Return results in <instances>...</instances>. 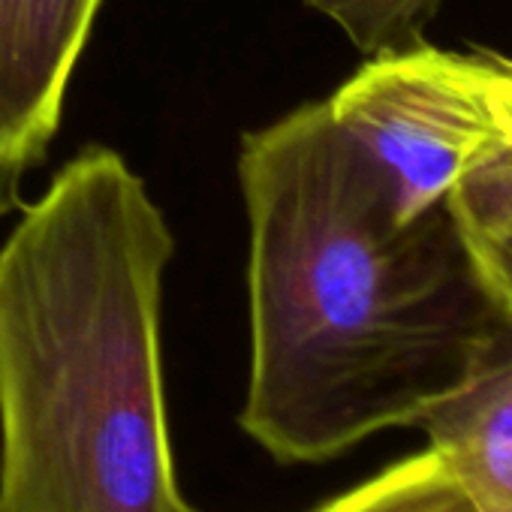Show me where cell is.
Segmentation results:
<instances>
[{"mask_svg": "<svg viewBox=\"0 0 512 512\" xmlns=\"http://www.w3.org/2000/svg\"><path fill=\"white\" fill-rule=\"evenodd\" d=\"M314 512H488L452 467L428 446Z\"/></svg>", "mask_w": 512, "mask_h": 512, "instance_id": "obj_7", "label": "cell"}, {"mask_svg": "<svg viewBox=\"0 0 512 512\" xmlns=\"http://www.w3.org/2000/svg\"><path fill=\"white\" fill-rule=\"evenodd\" d=\"M326 106L407 223L443 205L473 166L512 145V58L419 43L368 58Z\"/></svg>", "mask_w": 512, "mask_h": 512, "instance_id": "obj_3", "label": "cell"}, {"mask_svg": "<svg viewBox=\"0 0 512 512\" xmlns=\"http://www.w3.org/2000/svg\"><path fill=\"white\" fill-rule=\"evenodd\" d=\"M467 260L512 320V145L473 166L446 196Z\"/></svg>", "mask_w": 512, "mask_h": 512, "instance_id": "obj_6", "label": "cell"}, {"mask_svg": "<svg viewBox=\"0 0 512 512\" xmlns=\"http://www.w3.org/2000/svg\"><path fill=\"white\" fill-rule=\"evenodd\" d=\"M305 4L332 19L362 55L377 58L425 43L422 28L437 16L443 0H305Z\"/></svg>", "mask_w": 512, "mask_h": 512, "instance_id": "obj_8", "label": "cell"}, {"mask_svg": "<svg viewBox=\"0 0 512 512\" xmlns=\"http://www.w3.org/2000/svg\"><path fill=\"white\" fill-rule=\"evenodd\" d=\"M416 428L488 512H512V335Z\"/></svg>", "mask_w": 512, "mask_h": 512, "instance_id": "obj_5", "label": "cell"}, {"mask_svg": "<svg viewBox=\"0 0 512 512\" xmlns=\"http://www.w3.org/2000/svg\"><path fill=\"white\" fill-rule=\"evenodd\" d=\"M19 211L0 247V512H199L166 413L160 205L88 145Z\"/></svg>", "mask_w": 512, "mask_h": 512, "instance_id": "obj_2", "label": "cell"}, {"mask_svg": "<svg viewBox=\"0 0 512 512\" xmlns=\"http://www.w3.org/2000/svg\"><path fill=\"white\" fill-rule=\"evenodd\" d=\"M103 0H0V154L28 172L61 109Z\"/></svg>", "mask_w": 512, "mask_h": 512, "instance_id": "obj_4", "label": "cell"}, {"mask_svg": "<svg viewBox=\"0 0 512 512\" xmlns=\"http://www.w3.org/2000/svg\"><path fill=\"white\" fill-rule=\"evenodd\" d=\"M250 377L244 434L281 464L416 428L512 335L446 202L398 220L368 157L305 103L244 133Z\"/></svg>", "mask_w": 512, "mask_h": 512, "instance_id": "obj_1", "label": "cell"}, {"mask_svg": "<svg viewBox=\"0 0 512 512\" xmlns=\"http://www.w3.org/2000/svg\"><path fill=\"white\" fill-rule=\"evenodd\" d=\"M25 175H28L25 166L0 154V217H7L25 205V196H22Z\"/></svg>", "mask_w": 512, "mask_h": 512, "instance_id": "obj_9", "label": "cell"}]
</instances>
